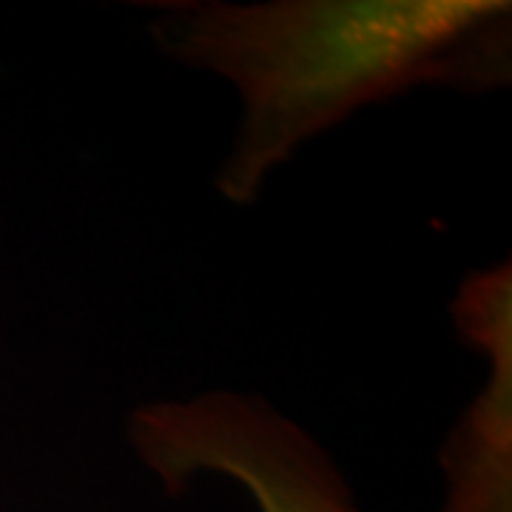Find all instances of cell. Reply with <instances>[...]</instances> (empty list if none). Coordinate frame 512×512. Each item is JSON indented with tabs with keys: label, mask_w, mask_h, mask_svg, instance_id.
<instances>
[{
	"label": "cell",
	"mask_w": 512,
	"mask_h": 512,
	"mask_svg": "<svg viewBox=\"0 0 512 512\" xmlns=\"http://www.w3.org/2000/svg\"><path fill=\"white\" fill-rule=\"evenodd\" d=\"M151 37L237 89L242 117L217 171L234 205L259 200L299 148L367 106L512 80L507 0H185L157 6Z\"/></svg>",
	"instance_id": "cell-1"
},
{
	"label": "cell",
	"mask_w": 512,
	"mask_h": 512,
	"mask_svg": "<svg viewBox=\"0 0 512 512\" xmlns=\"http://www.w3.org/2000/svg\"><path fill=\"white\" fill-rule=\"evenodd\" d=\"M126 433L165 493L217 476L245 490L256 512H359L328 450L259 396L211 390L143 404Z\"/></svg>",
	"instance_id": "cell-2"
},
{
	"label": "cell",
	"mask_w": 512,
	"mask_h": 512,
	"mask_svg": "<svg viewBox=\"0 0 512 512\" xmlns=\"http://www.w3.org/2000/svg\"><path fill=\"white\" fill-rule=\"evenodd\" d=\"M458 336L490 376L441 447L447 498L441 512H512V265L473 271L453 299Z\"/></svg>",
	"instance_id": "cell-3"
}]
</instances>
